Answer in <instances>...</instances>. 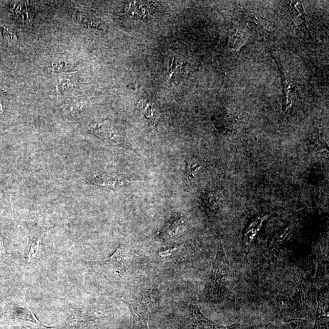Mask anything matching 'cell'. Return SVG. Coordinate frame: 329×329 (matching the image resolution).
I'll list each match as a JSON object with an SVG mask.
<instances>
[{"label": "cell", "mask_w": 329, "mask_h": 329, "mask_svg": "<svg viewBox=\"0 0 329 329\" xmlns=\"http://www.w3.org/2000/svg\"><path fill=\"white\" fill-rule=\"evenodd\" d=\"M329 313L322 304L319 303L313 329H329Z\"/></svg>", "instance_id": "obj_10"}, {"label": "cell", "mask_w": 329, "mask_h": 329, "mask_svg": "<svg viewBox=\"0 0 329 329\" xmlns=\"http://www.w3.org/2000/svg\"><path fill=\"white\" fill-rule=\"evenodd\" d=\"M100 263L115 274H123L131 267V254L126 248L120 246L111 257Z\"/></svg>", "instance_id": "obj_6"}, {"label": "cell", "mask_w": 329, "mask_h": 329, "mask_svg": "<svg viewBox=\"0 0 329 329\" xmlns=\"http://www.w3.org/2000/svg\"><path fill=\"white\" fill-rule=\"evenodd\" d=\"M237 326H221L208 320L201 312L196 298L189 303L179 325V329H235Z\"/></svg>", "instance_id": "obj_4"}, {"label": "cell", "mask_w": 329, "mask_h": 329, "mask_svg": "<svg viewBox=\"0 0 329 329\" xmlns=\"http://www.w3.org/2000/svg\"><path fill=\"white\" fill-rule=\"evenodd\" d=\"M76 21L80 24L89 28H95L100 25V23L95 17L87 12L82 11H77L75 14Z\"/></svg>", "instance_id": "obj_11"}, {"label": "cell", "mask_w": 329, "mask_h": 329, "mask_svg": "<svg viewBox=\"0 0 329 329\" xmlns=\"http://www.w3.org/2000/svg\"><path fill=\"white\" fill-rule=\"evenodd\" d=\"M3 113H4L3 105H2L1 97H0V115L3 114Z\"/></svg>", "instance_id": "obj_18"}, {"label": "cell", "mask_w": 329, "mask_h": 329, "mask_svg": "<svg viewBox=\"0 0 329 329\" xmlns=\"http://www.w3.org/2000/svg\"><path fill=\"white\" fill-rule=\"evenodd\" d=\"M269 217V215H265L258 216L253 219L248 225L246 230H245L244 242L245 244L246 254H248L250 246L254 242L255 239L261 230L264 223Z\"/></svg>", "instance_id": "obj_7"}, {"label": "cell", "mask_w": 329, "mask_h": 329, "mask_svg": "<svg viewBox=\"0 0 329 329\" xmlns=\"http://www.w3.org/2000/svg\"><path fill=\"white\" fill-rule=\"evenodd\" d=\"M158 296V289L150 284L132 287L125 294L123 301L131 311L134 329H149V316Z\"/></svg>", "instance_id": "obj_2"}, {"label": "cell", "mask_w": 329, "mask_h": 329, "mask_svg": "<svg viewBox=\"0 0 329 329\" xmlns=\"http://www.w3.org/2000/svg\"><path fill=\"white\" fill-rule=\"evenodd\" d=\"M76 75L73 72L61 73L58 78L57 89L61 93H64L76 87Z\"/></svg>", "instance_id": "obj_9"}, {"label": "cell", "mask_w": 329, "mask_h": 329, "mask_svg": "<svg viewBox=\"0 0 329 329\" xmlns=\"http://www.w3.org/2000/svg\"><path fill=\"white\" fill-rule=\"evenodd\" d=\"M72 68V63L70 61L62 60V59L54 61L49 67L51 73H57V74L66 73Z\"/></svg>", "instance_id": "obj_12"}, {"label": "cell", "mask_w": 329, "mask_h": 329, "mask_svg": "<svg viewBox=\"0 0 329 329\" xmlns=\"http://www.w3.org/2000/svg\"><path fill=\"white\" fill-rule=\"evenodd\" d=\"M132 181L124 177L113 175V174L100 172L92 174L87 179V184L98 185L110 189L114 191L124 187Z\"/></svg>", "instance_id": "obj_5"}, {"label": "cell", "mask_w": 329, "mask_h": 329, "mask_svg": "<svg viewBox=\"0 0 329 329\" xmlns=\"http://www.w3.org/2000/svg\"><path fill=\"white\" fill-rule=\"evenodd\" d=\"M27 2H16L11 8L14 16L22 22H30L33 18V12Z\"/></svg>", "instance_id": "obj_8"}, {"label": "cell", "mask_w": 329, "mask_h": 329, "mask_svg": "<svg viewBox=\"0 0 329 329\" xmlns=\"http://www.w3.org/2000/svg\"><path fill=\"white\" fill-rule=\"evenodd\" d=\"M142 114L147 120L151 119L155 114V106L153 103L147 100L141 101L139 105Z\"/></svg>", "instance_id": "obj_13"}, {"label": "cell", "mask_w": 329, "mask_h": 329, "mask_svg": "<svg viewBox=\"0 0 329 329\" xmlns=\"http://www.w3.org/2000/svg\"><path fill=\"white\" fill-rule=\"evenodd\" d=\"M0 35L4 40L8 41L9 42H14L17 41L16 34L11 29L5 26H0Z\"/></svg>", "instance_id": "obj_16"}, {"label": "cell", "mask_w": 329, "mask_h": 329, "mask_svg": "<svg viewBox=\"0 0 329 329\" xmlns=\"http://www.w3.org/2000/svg\"><path fill=\"white\" fill-rule=\"evenodd\" d=\"M88 131L110 145L129 149L136 153L123 132L111 122L93 123L88 126Z\"/></svg>", "instance_id": "obj_3"}, {"label": "cell", "mask_w": 329, "mask_h": 329, "mask_svg": "<svg viewBox=\"0 0 329 329\" xmlns=\"http://www.w3.org/2000/svg\"><path fill=\"white\" fill-rule=\"evenodd\" d=\"M203 163L198 159H190L186 163V174L189 179L193 178L202 168Z\"/></svg>", "instance_id": "obj_14"}, {"label": "cell", "mask_w": 329, "mask_h": 329, "mask_svg": "<svg viewBox=\"0 0 329 329\" xmlns=\"http://www.w3.org/2000/svg\"><path fill=\"white\" fill-rule=\"evenodd\" d=\"M1 214H0V218H1ZM6 255V250L4 247L3 241H2V239L0 234V257L4 256Z\"/></svg>", "instance_id": "obj_17"}, {"label": "cell", "mask_w": 329, "mask_h": 329, "mask_svg": "<svg viewBox=\"0 0 329 329\" xmlns=\"http://www.w3.org/2000/svg\"><path fill=\"white\" fill-rule=\"evenodd\" d=\"M233 286L234 274L222 245L220 244L204 291L203 300L207 303H222L230 296Z\"/></svg>", "instance_id": "obj_1"}, {"label": "cell", "mask_w": 329, "mask_h": 329, "mask_svg": "<svg viewBox=\"0 0 329 329\" xmlns=\"http://www.w3.org/2000/svg\"><path fill=\"white\" fill-rule=\"evenodd\" d=\"M43 235L39 237L38 239H36L33 242V244L31 245L30 250H29V255H28V260L29 262L31 261L33 259H35L37 254L39 252V249H40V247L41 244V242H42Z\"/></svg>", "instance_id": "obj_15"}]
</instances>
